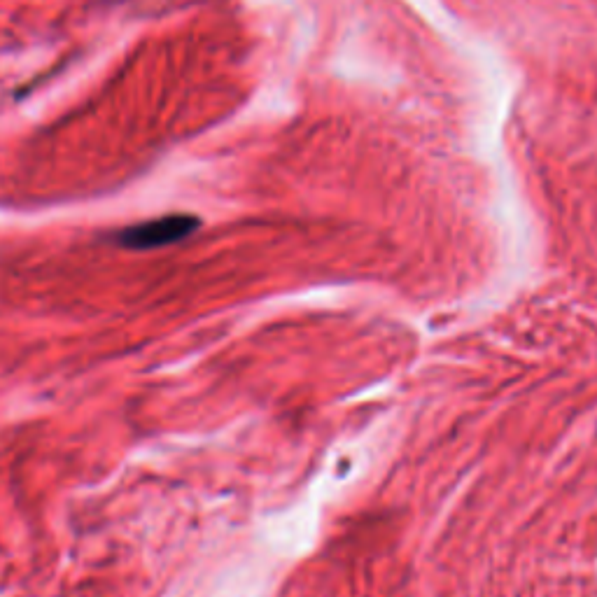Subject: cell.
I'll return each instance as SVG.
<instances>
[{"label":"cell","instance_id":"1","mask_svg":"<svg viewBox=\"0 0 597 597\" xmlns=\"http://www.w3.org/2000/svg\"><path fill=\"white\" fill-rule=\"evenodd\" d=\"M199 220L192 215H166L159 220L140 222L126 227L117 234V243L129 250H154L164 248L192 236L199 229Z\"/></svg>","mask_w":597,"mask_h":597}]
</instances>
